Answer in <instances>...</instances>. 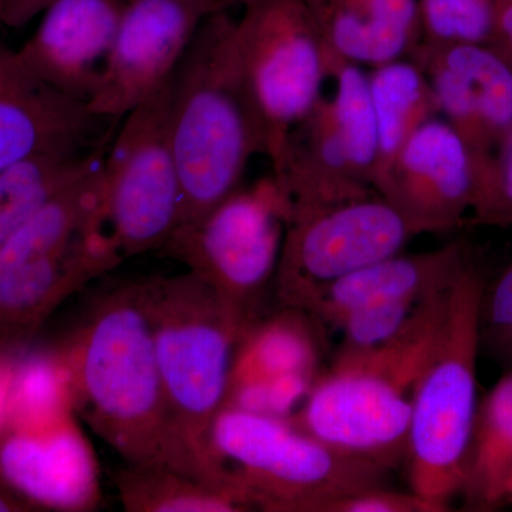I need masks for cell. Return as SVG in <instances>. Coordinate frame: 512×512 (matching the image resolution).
Masks as SVG:
<instances>
[{
  "label": "cell",
  "instance_id": "6da1fadb",
  "mask_svg": "<svg viewBox=\"0 0 512 512\" xmlns=\"http://www.w3.org/2000/svg\"><path fill=\"white\" fill-rule=\"evenodd\" d=\"M52 352L74 414L124 464L210 478L175 430L137 282L94 299Z\"/></svg>",
  "mask_w": 512,
  "mask_h": 512
},
{
  "label": "cell",
  "instance_id": "7a4b0ae2",
  "mask_svg": "<svg viewBox=\"0 0 512 512\" xmlns=\"http://www.w3.org/2000/svg\"><path fill=\"white\" fill-rule=\"evenodd\" d=\"M170 133L181 183L178 225L237 191L251 158L266 154L264 117L228 10L202 22L171 77Z\"/></svg>",
  "mask_w": 512,
  "mask_h": 512
},
{
  "label": "cell",
  "instance_id": "3957f363",
  "mask_svg": "<svg viewBox=\"0 0 512 512\" xmlns=\"http://www.w3.org/2000/svg\"><path fill=\"white\" fill-rule=\"evenodd\" d=\"M450 286L431 295L393 339L336 356L289 417L292 423L348 456L389 468L406 458L414 386L439 333Z\"/></svg>",
  "mask_w": 512,
  "mask_h": 512
},
{
  "label": "cell",
  "instance_id": "277c9868",
  "mask_svg": "<svg viewBox=\"0 0 512 512\" xmlns=\"http://www.w3.org/2000/svg\"><path fill=\"white\" fill-rule=\"evenodd\" d=\"M487 279L468 259L447 293L429 359L414 386L406 460L410 491L440 512L463 490L478 409L480 312Z\"/></svg>",
  "mask_w": 512,
  "mask_h": 512
},
{
  "label": "cell",
  "instance_id": "5b68a950",
  "mask_svg": "<svg viewBox=\"0 0 512 512\" xmlns=\"http://www.w3.org/2000/svg\"><path fill=\"white\" fill-rule=\"evenodd\" d=\"M175 430L212 480L208 434L227 404L235 350L248 326L192 272L137 281ZM222 483V481H221Z\"/></svg>",
  "mask_w": 512,
  "mask_h": 512
},
{
  "label": "cell",
  "instance_id": "8992f818",
  "mask_svg": "<svg viewBox=\"0 0 512 512\" xmlns=\"http://www.w3.org/2000/svg\"><path fill=\"white\" fill-rule=\"evenodd\" d=\"M212 474L252 510L311 512L330 498L382 485L390 468L340 453L291 419L225 406L208 434Z\"/></svg>",
  "mask_w": 512,
  "mask_h": 512
},
{
  "label": "cell",
  "instance_id": "52a82bcc",
  "mask_svg": "<svg viewBox=\"0 0 512 512\" xmlns=\"http://www.w3.org/2000/svg\"><path fill=\"white\" fill-rule=\"evenodd\" d=\"M330 77L335 94L320 97L293 128L284 163L272 175L288 205V221L376 192L379 147L369 76L359 64L339 63Z\"/></svg>",
  "mask_w": 512,
  "mask_h": 512
},
{
  "label": "cell",
  "instance_id": "ba28073f",
  "mask_svg": "<svg viewBox=\"0 0 512 512\" xmlns=\"http://www.w3.org/2000/svg\"><path fill=\"white\" fill-rule=\"evenodd\" d=\"M286 221L288 207L269 178L239 187L198 220L178 225L163 249L212 286L249 328L275 281Z\"/></svg>",
  "mask_w": 512,
  "mask_h": 512
},
{
  "label": "cell",
  "instance_id": "9c48e42d",
  "mask_svg": "<svg viewBox=\"0 0 512 512\" xmlns=\"http://www.w3.org/2000/svg\"><path fill=\"white\" fill-rule=\"evenodd\" d=\"M237 19L242 63L266 127L274 174L293 128L320 97L332 59L306 0H251Z\"/></svg>",
  "mask_w": 512,
  "mask_h": 512
},
{
  "label": "cell",
  "instance_id": "30bf717a",
  "mask_svg": "<svg viewBox=\"0 0 512 512\" xmlns=\"http://www.w3.org/2000/svg\"><path fill=\"white\" fill-rule=\"evenodd\" d=\"M103 161L106 215L124 258L163 249L181 215L170 133V83L121 119Z\"/></svg>",
  "mask_w": 512,
  "mask_h": 512
},
{
  "label": "cell",
  "instance_id": "8fae6325",
  "mask_svg": "<svg viewBox=\"0 0 512 512\" xmlns=\"http://www.w3.org/2000/svg\"><path fill=\"white\" fill-rule=\"evenodd\" d=\"M414 237L413 225L377 192L295 215L276 269L279 306L301 309L323 286L400 254Z\"/></svg>",
  "mask_w": 512,
  "mask_h": 512
},
{
  "label": "cell",
  "instance_id": "7c38bea8",
  "mask_svg": "<svg viewBox=\"0 0 512 512\" xmlns=\"http://www.w3.org/2000/svg\"><path fill=\"white\" fill-rule=\"evenodd\" d=\"M222 0H128L89 109L121 120L156 96L187 52L192 37Z\"/></svg>",
  "mask_w": 512,
  "mask_h": 512
},
{
  "label": "cell",
  "instance_id": "4fadbf2b",
  "mask_svg": "<svg viewBox=\"0 0 512 512\" xmlns=\"http://www.w3.org/2000/svg\"><path fill=\"white\" fill-rule=\"evenodd\" d=\"M0 488L30 511L89 512L101 500L100 471L73 410L0 426Z\"/></svg>",
  "mask_w": 512,
  "mask_h": 512
},
{
  "label": "cell",
  "instance_id": "5bb4252c",
  "mask_svg": "<svg viewBox=\"0 0 512 512\" xmlns=\"http://www.w3.org/2000/svg\"><path fill=\"white\" fill-rule=\"evenodd\" d=\"M485 165L444 119L434 117L400 148L375 191L417 234L460 227L476 207Z\"/></svg>",
  "mask_w": 512,
  "mask_h": 512
},
{
  "label": "cell",
  "instance_id": "9a60e30c",
  "mask_svg": "<svg viewBox=\"0 0 512 512\" xmlns=\"http://www.w3.org/2000/svg\"><path fill=\"white\" fill-rule=\"evenodd\" d=\"M119 121L42 82L16 50L0 45V171L45 154L100 150Z\"/></svg>",
  "mask_w": 512,
  "mask_h": 512
},
{
  "label": "cell",
  "instance_id": "2e32d148",
  "mask_svg": "<svg viewBox=\"0 0 512 512\" xmlns=\"http://www.w3.org/2000/svg\"><path fill=\"white\" fill-rule=\"evenodd\" d=\"M410 59L426 73L441 116L487 168L512 127L510 57L488 43H419Z\"/></svg>",
  "mask_w": 512,
  "mask_h": 512
},
{
  "label": "cell",
  "instance_id": "e0dca14e",
  "mask_svg": "<svg viewBox=\"0 0 512 512\" xmlns=\"http://www.w3.org/2000/svg\"><path fill=\"white\" fill-rule=\"evenodd\" d=\"M123 261L109 228L59 251L0 258V357H13L72 293Z\"/></svg>",
  "mask_w": 512,
  "mask_h": 512
},
{
  "label": "cell",
  "instance_id": "ac0fdd59",
  "mask_svg": "<svg viewBox=\"0 0 512 512\" xmlns=\"http://www.w3.org/2000/svg\"><path fill=\"white\" fill-rule=\"evenodd\" d=\"M128 0H52L20 62L60 93L89 104L103 76Z\"/></svg>",
  "mask_w": 512,
  "mask_h": 512
},
{
  "label": "cell",
  "instance_id": "d6986e66",
  "mask_svg": "<svg viewBox=\"0 0 512 512\" xmlns=\"http://www.w3.org/2000/svg\"><path fill=\"white\" fill-rule=\"evenodd\" d=\"M470 252L461 242L419 254H400L323 286L301 308L320 325L339 329L352 313L382 303L420 299L453 284Z\"/></svg>",
  "mask_w": 512,
  "mask_h": 512
},
{
  "label": "cell",
  "instance_id": "ffe728a7",
  "mask_svg": "<svg viewBox=\"0 0 512 512\" xmlns=\"http://www.w3.org/2000/svg\"><path fill=\"white\" fill-rule=\"evenodd\" d=\"M306 3L328 47L332 70L339 63L380 66L410 57L419 46V0H306Z\"/></svg>",
  "mask_w": 512,
  "mask_h": 512
},
{
  "label": "cell",
  "instance_id": "44dd1931",
  "mask_svg": "<svg viewBox=\"0 0 512 512\" xmlns=\"http://www.w3.org/2000/svg\"><path fill=\"white\" fill-rule=\"evenodd\" d=\"M322 328L308 312L296 308H281L276 315L259 318L239 340L229 389L251 383L318 379Z\"/></svg>",
  "mask_w": 512,
  "mask_h": 512
},
{
  "label": "cell",
  "instance_id": "7402d4cb",
  "mask_svg": "<svg viewBox=\"0 0 512 512\" xmlns=\"http://www.w3.org/2000/svg\"><path fill=\"white\" fill-rule=\"evenodd\" d=\"M367 76L379 147L375 188L414 131L440 116V106L426 73L410 57L380 64Z\"/></svg>",
  "mask_w": 512,
  "mask_h": 512
},
{
  "label": "cell",
  "instance_id": "603a6c76",
  "mask_svg": "<svg viewBox=\"0 0 512 512\" xmlns=\"http://www.w3.org/2000/svg\"><path fill=\"white\" fill-rule=\"evenodd\" d=\"M511 470L512 370H508L478 403L460 493L467 507L478 511L500 507Z\"/></svg>",
  "mask_w": 512,
  "mask_h": 512
},
{
  "label": "cell",
  "instance_id": "cb8c5ba5",
  "mask_svg": "<svg viewBox=\"0 0 512 512\" xmlns=\"http://www.w3.org/2000/svg\"><path fill=\"white\" fill-rule=\"evenodd\" d=\"M113 481L128 512L252 511L231 485L170 467L124 464Z\"/></svg>",
  "mask_w": 512,
  "mask_h": 512
},
{
  "label": "cell",
  "instance_id": "d4e9b609",
  "mask_svg": "<svg viewBox=\"0 0 512 512\" xmlns=\"http://www.w3.org/2000/svg\"><path fill=\"white\" fill-rule=\"evenodd\" d=\"M106 148L86 153L45 154L0 171V244L56 192L103 161Z\"/></svg>",
  "mask_w": 512,
  "mask_h": 512
},
{
  "label": "cell",
  "instance_id": "484cf974",
  "mask_svg": "<svg viewBox=\"0 0 512 512\" xmlns=\"http://www.w3.org/2000/svg\"><path fill=\"white\" fill-rule=\"evenodd\" d=\"M498 0H419L421 40L429 46L488 43Z\"/></svg>",
  "mask_w": 512,
  "mask_h": 512
},
{
  "label": "cell",
  "instance_id": "4316f807",
  "mask_svg": "<svg viewBox=\"0 0 512 512\" xmlns=\"http://www.w3.org/2000/svg\"><path fill=\"white\" fill-rule=\"evenodd\" d=\"M431 295L420 299L382 303V305L352 313L339 326V330L342 332V342H340L336 356L366 352V350L376 348V346L386 343L387 340L393 339L409 325L410 320L416 316L421 305Z\"/></svg>",
  "mask_w": 512,
  "mask_h": 512
},
{
  "label": "cell",
  "instance_id": "83f0119b",
  "mask_svg": "<svg viewBox=\"0 0 512 512\" xmlns=\"http://www.w3.org/2000/svg\"><path fill=\"white\" fill-rule=\"evenodd\" d=\"M476 224L512 228V127L481 178Z\"/></svg>",
  "mask_w": 512,
  "mask_h": 512
},
{
  "label": "cell",
  "instance_id": "f1b7e54d",
  "mask_svg": "<svg viewBox=\"0 0 512 512\" xmlns=\"http://www.w3.org/2000/svg\"><path fill=\"white\" fill-rule=\"evenodd\" d=\"M311 512H440L419 495L373 485L322 501Z\"/></svg>",
  "mask_w": 512,
  "mask_h": 512
},
{
  "label": "cell",
  "instance_id": "f546056e",
  "mask_svg": "<svg viewBox=\"0 0 512 512\" xmlns=\"http://www.w3.org/2000/svg\"><path fill=\"white\" fill-rule=\"evenodd\" d=\"M512 322V262L493 282L485 284L480 312L481 343Z\"/></svg>",
  "mask_w": 512,
  "mask_h": 512
},
{
  "label": "cell",
  "instance_id": "4dcf8cb0",
  "mask_svg": "<svg viewBox=\"0 0 512 512\" xmlns=\"http://www.w3.org/2000/svg\"><path fill=\"white\" fill-rule=\"evenodd\" d=\"M490 45L497 47L512 60V0L497 2L494 35Z\"/></svg>",
  "mask_w": 512,
  "mask_h": 512
},
{
  "label": "cell",
  "instance_id": "1f68e13d",
  "mask_svg": "<svg viewBox=\"0 0 512 512\" xmlns=\"http://www.w3.org/2000/svg\"><path fill=\"white\" fill-rule=\"evenodd\" d=\"M50 2L52 0H13L3 25L9 28H22L30 20L37 18Z\"/></svg>",
  "mask_w": 512,
  "mask_h": 512
},
{
  "label": "cell",
  "instance_id": "d6a6232c",
  "mask_svg": "<svg viewBox=\"0 0 512 512\" xmlns=\"http://www.w3.org/2000/svg\"><path fill=\"white\" fill-rule=\"evenodd\" d=\"M505 370H512V322L494 338L481 343Z\"/></svg>",
  "mask_w": 512,
  "mask_h": 512
},
{
  "label": "cell",
  "instance_id": "836d02e7",
  "mask_svg": "<svg viewBox=\"0 0 512 512\" xmlns=\"http://www.w3.org/2000/svg\"><path fill=\"white\" fill-rule=\"evenodd\" d=\"M0 512H29L19 500L0 488Z\"/></svg>",
  "mask_w": 512,
  "mask_h": 512
},
{
  "label": "cell",
  "instance_id": "e575fe53",
  "mask_svg": "<svg viewBox=\"0 0 512 512\" xmlns=\"http://www.w3.org/2000/svg\"><path fill=\"white\" fill-rule=\"evenodd\" d=\"M504 503H512V470L510 476H508L507 483H505Z\"/></svg>",
  "mask_w": 512,
  "mask_h": 512
},
{
  "label": "cell",
  "instance_id": "d590c367",
  "mask_svg": "<svg viewBox=\"0 0 512 512\" xmlns=\"http://www.w3.org/2000/svg\"><path fill=\"white\" fill-rule=\"evenodd\" d=\"M13 0H0V23L3 25V20L6 18V13L12 5Z\"/></svg>",
  "mask_w": 512,
  "mask_h": 512
},
{
  "label": "cell",
  "instance_id": "8d00e7d4",
  "mask_svg": "<svg viewBox=\"0 0 512 512\" xmlns=\"http://www.w3.org/2000/svg\"><path fill=\"white\" fill-rule=\"evenodd\" d=\"M222 2H224L225 8L229 10L231 8H234V6L247 5V3L251 2V0H222Z\"/></svg>",
  "mask_w": 512,
  "mask_h": 512
},
{
  "label": "cell",
  "instance_id": "74e56055",
  "mask_svg": "<svg viewBox=\"0 0 512 512\" xmlns=\"http://www.w3.org/2000/svg\"><path fill=\"white\" fill-rule=\"evenodd\" d=\"M225 9H227V8H225Z\"/></svg>",
  "mask_w": 512,
  "mask_h": 512
}]
</instances>
